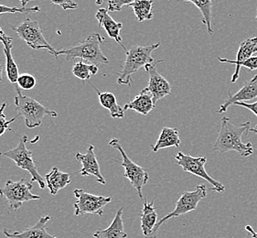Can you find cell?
<instances>
[{"mask_svg":"<svg viewBox=\"0 0 257 238\" xmlns=\"http://www.w3.org/2000/svg\"><path fill=\"white\" fill-rule=\"evenodd\" d=\"M251 123L247 121L240 125H233L230 119L224 116L221 120V128L216 141L212 150L220 153L236 151L242 158H247L253 154L252 143H243L242 137L250 131Z\"/></svg>","mask_w":257,"mask_h":238,"instance_id":"1","label":"cell"},{"mask_svg":"<svg viewBox=\"0 0 257 238\" xmlns=\"http://www.w3.org/2000/svg\"><path fill=\"white\" fill-rule=\"evenodd\" d=\"M103 41V38L99 33H93L76 46L57 51V57L60 55L65 56L68 62L81 59L82 62H91L97 66L100 64H108V58L103 54L101 49Z\"/></svg>","mask_w":257,"mask_h":238,"instance_id":"2","label":"cell"},{"mask_svg":"<svg viewBox=\"0 0 257 238\" xmlns=\"http://www.w3.org/2000/svg\"><path fill=\"white\" fill-rule=\"evenodd\" d=\"M160 43L149 44L147 46L135 45L125 51V61L121 72L118 73L117 83L122 85L131 86L133 78L132 75L137 73L140 68L146 67L155 63L152 52L160 48Z\"/></svg>","mask_w":257,"mask_h":238,"instance_id":"3","label":"cell"},{"mask_svg":"<svg viewBox=\"0 0 257 238\" xmlns=\"http://www.w3.org/2000/svg\"><path fill=\"white\" fill-rule=\"evenodd\" d=\"M16 91L17 95L14 100L16 111L18 112V116H22L24 118L27 128L34 129L40 127L46 115L52 117L58 116L54 110L48 108L36 100L22 94L19 86H17Z\"/></svg>","mask_w":257,"mask_h":238,"instance_id":"4","label":"cell"},{"mask_svg":"<svg viewBox=\"0 0 257 238\" xmlns=\"http://www.w3.org/2000/svg\"><path fill=\"white\" fill-rule=\"evenodd\" d=\"M28 141H29L28 136H23L21 138L20 143L17 147L10 151L3 153L2 155L14 161L19 168L28 171L31 174V183L36 181L37 183L40 185L41 189H44L46 186L44 179L38 171L35 161L32 157V151L28 150L27 148L26 143Z\"/></svg>","mask_w":257,"mask_h":238,"instance_id":"5","label":"cell"},{"mask_svg":"<svg viewBox=\"0 0 257 238\" xmlns=\"http://www.w3.org/2000/svg\"><path fill=\"white\" fill-rule=\"evenodd\" d=\"M32 188L31 181L28 182L25 179L18 181L9 180L5 186L0 188V195L5 198L11 210L17 211L24 202L41 199V196L31 192Z\"/></svg>","mask_w":257,"mask_h":238,"instance_id":"6","label":"cell"},{"mask_svg":"<svg viewBox=\"0 0 257 238\" xmlns=\"http://www.w3.org/2000/svg\"><path fill=\"white\" fill-rule=\"evenodd\" d=\"M12 30L31 49L47 50L52 55L57 58V50L53 49L51 44L47 42L38 21L26 19L19 26L12 27Z\"/></svg>","mask_w":257,"mask_h":238,"instance_id":"7","label":"cell"},{"mask_svg":"<svg viewBox=\"0 0 257 238\" xmlns=\"http://www.w3.org/2000/svg\"><path fill=\"white\" fill-rule=\"evenodd\" d=\"M108 145L120 152V154L122 156V167L124 169L123 176L130 181V183L137 190L139 198L143 199L142 189L148 183L149 180L148 171H145L142 167L136 164L134 161L129 159L128 156L123 150L117 139H113L109 142Z\"/></svg>","mask_w":257,"mask_h":238,"instance_id":"8","label":"cell"},{"mask_svg":"<svg viewBox=\"0 0 257 238\" xmlns=\"http://www.w3.org/2000/svg\"><path fill=\"white\" fill-rule=\"evenodd\" d=\"M207 196V188L203 184H199L196 187L194 191L184 192L180 195L178 202L176 203V207L172 212L167 214L165 217L161 218L159 223L156 225V233H159L160 226L166 223L168 220L172 218L180 217L188 212L196 211L199 202Z\"/></svg>","mask_w":257,"mask_h":238,"instance_id":"9","label":"cell"},{"mask_svg":"<svg viewBox=\"0 0 257 238\" xmlns=\"http://www.w3.org/2000/svg\"><path fill=\"white\" fill-rule=\"evenodd\" d=\"M176 164L180 166L183 171L190 172L191 174L197 177H200L201 179L205 180L208 183H210L212 186V190L217 192H225V186L221 183L220 181L214 180L210 174L206 171L205 164L207 163L206 157H192V156L184 154L183 152L180 151L175 157Z\"/></svg>","mask_w":257,"mask_h":238,"instance_id":"10","label":"cell"},{"mask_svg":"<svg viewBox=\"0 0 257 238\" xmlns=\"http://www.w3.org/2000/svg\"><path fill=\"white\" fill-rule=\"evenodd\" d=\"M73 194L77 198V202L74 204V214L76 216L85 214L103 215V209L109 202H112L111 197L93 195L82 189L74 190Z\"/></svg>","mask_w":257,"mask_h":238,"instance_id":"11","label":"cell"},{"mask_svg":"<svg viewBox=\"0 0 257 238\" xmlns=\"http://www.w3.org/2000/svg\"><path fill=\"white\" fill-rule=\"evenodd\" d=\"M160 62H163V60L157 61L153 64L145 67L146 72L149 74V86L147 88L153 95L155 104H157V102H159L160 99L164 98L171 93V85L169 81L163 77L156 68V65Z\"/></svg>","mask_w":257,"mask_h":238,"instance_id":"12","label":"cell"},{"mask_svg":"<svg viewBox=\"0 0 257 238\" xmlns=\"http://www.w3.org/2000/svg\"><path fill=\"white\" fill-rule=\"evenodd\" d=\"M75 159L78 162L82 164V167L80 171L81 175L83 177L93 176L96 178V181L104 185L106 181L104 180L101 171L100 166L98 163L97 158L94 153V147L93 145L89 146L87 152L85 154L76 153Z\"/></svg>","mask_w":257,"mask_h":238,"instance_id":"13","label":"cell"},{"mask_svg":"<svg viewBox=\"0 0 257 238\" xmlns=\"http://www.w3.org/2000/svg\"><path fill=\"white\" fill-rule=\"evenodd\" d=\"M257 97V75L252 78V80L248 81L243 84L242 88L240 89L236 93L232 94L229 93L224 102L221 104L220 108L218 110V113H225L228 108L239 102H246L249 100H252Z\"/></svg>","mask_w":257,"mask_h":238,"instance_id":"14","label":"cell"},{"mask_svg":"<svg viewBox=\"0 0 257 238\" xmlns=\"http://www.w3.org/2000/svg\"><path fill=\"white\" fill-rule=\"evenodd\" d=\"M155 200L151 202L145 201L144 205L140 213L141 231L145 238H157L156 225L159 223L158 213L154 205Z\"/></svg>","mask_w":257,"mask_h":238,"instance_id":"15","label":"cell"},{"mask_svg":"<svg viewBox=\"0 0 257 238\" xmlns=\"http://www.w3.org/2000/svg\"><path fill=\"white\" fill-rule=\"evenodd\" d=\"M52 219L50 215H45L40 218L33 226L27 228L21 232L11 233L7 229L3 230V233L9 238H58L48 233L46 223Z\"/></svg>","mask_w":257,"mask_h":238,"instance_id":"16","label":"cell"},{"mask_svg":"<svg viewBox=\"0 0 257 238\" xmlns=\"http://www.w3.org/2000/svg\"><path fill=\"white\" fill-rule=\"evenodd\" d=\"M95 17L97 19L99 26L103 28L104 31H106V33L108 34V36L123 47L124 51H126L125 47L123 46L122 43L123 40L120 34L121 30L123 28V24L121 22H116L114 21L113 18L109 15L107 9H103V8L99 9Z\"/></svg>","mask_w":257,"mask_h":238,"instance_id":"17","label":"cell"},{"mask_svg":"<svg viewBox=\"0 0 257 238\" xmlns=\"http://www.w3.org/2000/svg\"><path fill=\"white\" fill-rule=\"evenodd\" d=\"M0 41L4 45V54L6 57V71H7V76L11 83H17L18 79L20 76L19 73V68L15 62L14 58L12 56V49H13V44H12V38L7 36L5 32L2 31L0 27Z\"/></svg>","mask_w":257,"mask_h":238,"instance_id":"18","label":"cell"},{"mask_svg":"<svg viewBox=\"0 0 257 238\" xmlns=\"http://www.w3.org/2000/svg\"><path fill=\"white\" fill-rule=\"evenodd\" d=\"M155 105L153 95L146 87L139 93V95L136 96L133 101L124 104L123 110H134L139 114L148 115L154 109Z\"/></svg>","mask_w":257,"mask_h":238,"instance_id":"19","label":"cell"},{"mask_svg":"<svg viewBox=\"0 0 257 238\" xmlns=\"http://www.w3.org/2000/svg\"><path fill=\"white\" fill-rule=\"evenodd\" d=\"M123 208H120L109 227L97 230L93 233V236L95 238H127V233L123 227Z\"/></svg>","mask_w":257,"mask_h":238,"instance_id":"20","label":"cell"},{"mask_svg":"<svg viewBox=\"0 0 257 238\" xmlns=\"http://www.w3.org/2000/svg\"><path fill=\"white\" fill-rule=\"evenodd\" d=\"M255 53H257V37L247 39L240 44L235 60L232 61L226 58L222 59L221 57H217V59L221 63H231V64H234L236 67L240 63L252 58L253 54Z\"/></svg>","mask_w":257,"mask_h":238,"instance_id":"21","label":"cell"},{"mask_svg":"<svg viewBox=\"0 0 257 238\" xmlns=\"http://www.w3.org/2000/svg\"><path fill=\"white\" fill-rule=\"evenodd\" d=\"M45 180L50 192L52 195H56L61 190L71 183V175L54 167L52 171L45 176Z\"/></svg>","mask_w":257,"mask_h":238,"instance_id":"22","label":"cell"},{"mask_svg":"<svg viewBox=\"0 0 257 238\" xmlns=\"http://www.w3.org/2000/svg\"><path fill=\"white\" fill-rule=\"evenodd\" d=\"M180 145V139L179 131L176 129L165 127L161 130L159 140L155 145H151L153 152L169 148H179Z\"/></svg>","mask_w":257,"mask_h":238,"instance_id":"23","label":"cell"},{"mask_svg":"<svg viewBox=\"0 0 257 238\" xmlns=\"http://www.w3.org/2000/svg\"><path fill=\"white\" fill-rule=\"evenodd\" d=\"M92 86L96 91V93H98L100 104H101L103 107L109 110L111 116L113 118H123V116H124V110H123V107L120 106L117 104L115 95L113 93H109V92L101 93L93 85H92Z\"/></svg>","mask_w":257,"mask_h":238,"instance_id":"24","label":"cell"},{"mask_svg":"<svg viewBox=\"0 0 257 238\" xmlns=\"http://www.w3.org/2000/svg\"><path fill=\"white\" fill-rule=\"evenodd\" d=\"M153 3L154 2L152 0L133 1L129 4V7L133 9L139 22H143L145 21H151L153 19Z\"/></svg>","mask_w":257,"mask_h":238,"instance_id":"25","label":"cell"},{"mask_svg":"<svg viewBox=\"0 0 257 238\" xmlns=\"http://www.w3.org/2000/svg\"><path fill=\"white\" fill-rule=\"evenodd\" d=\"M187 3L193 4L198 8V10L201 11L202 15V23L205 24L207 27V31L210 35H212L214 33V31L212 29V12H211V8H212V2L211 0L208 1H196V0H185Z\"/></svg>","mask_w":257,"mask_h":238,"instance_id":"26","label":"cell"},{"mask_svg":"<svg viewBox=\"0 0 257 238\" xmlns=\"http://www.w3.org/2000/svg\"><path fill=\"white\" fill-rule=\"evenodd\" d=\"M98 66L94 64H88L82 61L76 62L72 72L75 77L81 79L82 81H89L92 75H95L98 73Z\"/></svg>","mask_w":257,"mask_h":238,"instance_id":"27","label":"cell"},{"mask_svg":"<svg viewBox=\"0 0 257 238\" xmlns=\"http://www.w3.org/2000/svg\"><path fill=\"white\" fill-rule=\"evenodd\" d=\"M41 8L40 7H32V8H27V7H22V8H17V7H7V6L0 5V15H3L6 13H36L40 12Z\"/></svg>","mask_w":257,"mask_h":238,"instance_id":"28","label":"cell"},{"mask_svg":"<svg viewBox=\"0 0 257 238\" xmlns=\"http://www.w3.org/2000/svg\"><path fill=\"white\" fill-rule=\"evenodd\" d=\"M248 68L250 71H254L257 69V56H252L249 60H247L245 62L240 63L238 66L235 67L234 73L231 76V83H234L237 80L240 78V72H241V68Z\"/></svg>","mask_w":257,"mask_h":238,"instance_id":"29","label":"cell"},{"mask_svg":"<svg viewBox=\"0 0 257 238\" xmlns=\"http://www.w3.org/2000/svg\"><path fill=\"white\" fill-rule=\"evenodd\" d=\"M18 86L22 90H31L36 85L37 81L35 77L29 73H24L19 76L18 79Z\"/></svg>","mask_w":257,"mask_h":238,"instance_id":"30","label":"cell"},{"mask_svg":"<svg viewBox=\"0 0 257 238\" xmlns=\"http://www.w3.org/2000/svg\"><path fill=\"white\" fill-rule=\"evenodd\" d=\"M7 104L3 103L0 106V136L4 134L6 130H9V126L14 122L17 117L11 119V120H6L5 114H4V110H5Z\"/></svg>","mask_w":257,"mask_h":238,"instance_id":"31","label":"cell"},{"mask_svg":"<svg viewBox=\"0 0 257 238\" xmlns=\"http://www.w3.org/2000/svg\"><path fill=\"white\" fill-rule=\"evenodd\" d=\"M132 0H127V1H123V0H111L108 2V9L107 11L110 12H115V11H120L123 9V6H129L130 3H132Z\"/></svg>","mask_w":257,"mask_h":238,"instance_id":"32","label":"cell"},{"mask_svg":"<svg viewBox=\"0 0 257 238\" xmlns=\"http://www.w3.org/2000/svg\"><path fill=\"white\" fill-rule=\"evenodd\" d=\"M53 4L55 5L61 6L64 11H68V10H76L78 9V4L76 2L73 1H69V0H65V1H55L52 0Z\"/></svg>","mask_w":257,"mask_h":238,"instance_id":"33","label":"cell"},{"mask_svg":"<svg viewBox=\"0 0 257 238\" xmlns=\"http://www.w3.org/2000/svg\"><path fill=\"white\" fill-rule=\"evenodd\" d=\"M233 105H239V106L245 107V108L248 109V110H250L251 112H252V113L255 114V115L257 116V101L256 102H254V103H245V102H239V103H236V104H234ZM255 129H257V125L256 127H255Z\"/></svg>","mask_w":257,"mask_h":238,"instance_id":"34","label":"cell"},{"mask_svg":"<svg viewBox=\"0 0 257 238\" xmlns=\"http://www.w3.org/2000/svg\"><path fill=\"white\" fill-rule=\"evenodd\" d=\"M245 230H246L248 233H250V235H251L252 238H257V233L252 229L251 225H246V226H245Z\"/></svg>","mask_w":257,"mask_h":238,"instance_id":"35","label":"cell"},{"mask_svg":"<svg viewBox=\"0 0 257 238\" xmlns=\"http://www.w3.org/2000/svg\"><path fill=\"white\" fill-rule=\"evenodd\" d=\"M3 71H4V65L0 64V83L2 82V76H3Z\"/></svg>","mask_w":257,"mask_h":238,"instance_id":"36","label":"cell"},{"mask_svg":"<svg viewBox=\"0 0 257 238\" xmlns=\"http://www.w3.org/2000/svg\"><path fill=\"white\" fill-rule=\"evenodd\" d=\"M250 132H252V133H255V134H257V129H251V130H250Z\"/></svg>","mask_w":257,"mask_h":238,"instance_id":"37","label":"cell"},{"mask_svg":"<svg viewBox=\"0 0 257 238\" xmlns=\"http://www.w3.org/2000/svg\"><path fill=\"white\" fill-rule=\"evenodd\" d=\"M256 21H257V14H256Z\"/></svg>","mask_w":257,"mask_h":238,"instance_id":"38","label":"cell"},{"mask_svg":"<svg viewBox=\"0 0 257 238\" xmlns=\"http://www.w3.org/2000/svg\"><path fill=\"white\" fill-rule=\"evenodd\" d=\"M0 155H1V153H0Z\"/></svg>","mask_w":257,"mask_h":238,"instance_id":"39","label":"cell"},{"mask_svg":"<svg viewBox=\"0 0 257 238\" xmlns=\"http://www.w3.org/2000/svg\"><path fill=\"white\" fill-rule=\"evenodd\" d=\"M0 42H1V41H0Z\"/></svg>","mask_w":257,"mask_h":238,"instance_id":"40","label":"cell"}]
</instances>
